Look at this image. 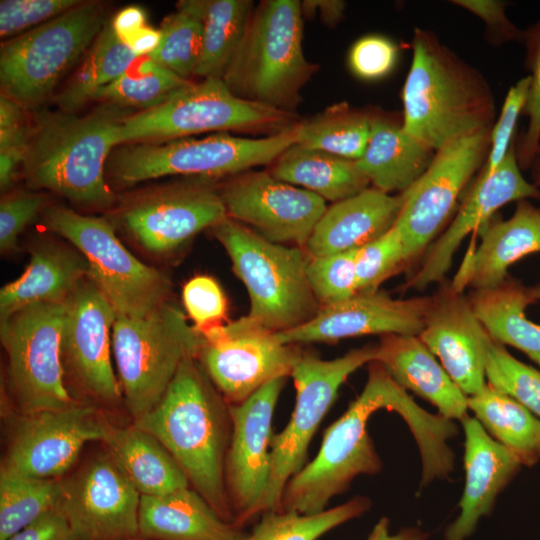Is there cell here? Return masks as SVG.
<instances>
[{
    "instance_id": "1",
    "label": "cell",
    "mask_w": 540,
    "mask_h": 540,
    "mask_svg": "<svg viewBox=\"0 0 540 540\" xmlns=\"http://www.w3.org/2000/svg\"><path fill=\"white\" fill-rule=\"evenodd\" d=\"M361 394L324 432L319 452L287 482L281 510L315 514L348 489L359 475H374L382 463L367 424L380 410L397 412L409 426L422 458V473L440 476L454 466L447 441L457 434L452 420L422 409L377 361L370 362Z\"/></svg>"
},
{
    "instance_id": "2",
    "label": "cell",
    "mask_w": 540,
    "mask_h": 540,
    "mask_svg": "<svg viewBox=\"0 0 540 540\" xmlns=\"http://www.w3.org/2000/svg\"><path fill=\"white\" fill-rule=\"evenodd\" d=\"M133 423L167 449L190 486L222 519L234 523L225 481L232 434L229 403L197 356L183 361L160 402Z\"/></svg>"
},
{
    "instance_id": "3",
    "label": "cell",
    "mask_w": 540,
    "mask_h": 540,
    "mask_svg": "<svg viewBox=\"0 0 540 540\" xmlns=\"http://www.w3.org/2000/svg\"><path fill=\"white\" fill-rule=\"evenodd\" d=\"M130 108L101 103L84 115L62 110L36 113L22 170L31 188L49 190L82 207L114 204L106 165Z\"/></svg>"
},
{
    "instance_id": "4",
    "label": "cell",
    "mask_w": 540,
    "mask_h": 540,
    "mask_svg": "<svg viewBox=\"0 0 540 540\" xmlns=\"http://www.w3.org/2000/svg\"><path fill=\"white\" fill-rule=\"evenodd\" d=\"M402 89L404 130L433 150L491 130L495 99L485 77L427 29L415 28Z\"/></svg>"
},
{
    "instance_id": "5",
    "label": "cell",
    "mask_w": 540,
    "mask_h": 540,
    "mask_svg": "<svg viewBox=\"0 0 540 540\" xmlns=\"http://www.w3.org/2000/svg\"><path fill=\"white\" fill-rule=\"evenodd\" d=\"M302 16L298 0H264L255 6L222 77L233 94L295 112L301 90L318 70L304 55Z\"/></svg>"
},
{
    "instance_id": "6",
    "label": "cell",
    "mask_w": 540,
    "mask_h": 540,
    "mask_svg": "<svg viewBox=\"0 0 540 540\" xmlns=\"http://www.w3.org/2000/svg\"><path fill=\"white\" fill-rule=\"evenodd\" d=\"M210 229L247 289L250 320L279 333L318 313L321 305L307 280L304 248L271 242L227 216Z\"/></svg>"
},
{
    "instance_id": "7",
    "label": "cell",
    "mask_w": 540,
    "mask_h": 540,
    "mask_svg": "<svg viewBox=\"0 0 540 540\" xmlns=\"http://www.w3.org/2000/svg\"><path fill=\"white\" fill-rule=\"evenodd\" d=\"M298 122L261 138L219 132L202 139L180 138L161 143L116 146L107 161L112 184L129 187L165 176L200 179L232 177L260 165L273 164L297 142Z\"/></svg>"
},
{
    "instance_id": "8",
    "label": "cell",
    "mask_w": 540,
    "mask_h": 540,
    "mask_svg": "<svg viewBox=\"0 0 540 540\" xmlns=\"http://www.w3.org/2000/svg\"><path fill=\"white\" fill-rule=\"evenodd\" d=\"M202 334L167 302L144 318L117 315L112 349L122 399L133 420L162 399L183 361L197 356Z\"/></svg>"
},
{
    "instance_id": "9",
    "label": "cell",
    "mask_w": 540,
    "mask_h": 540,
    "mask_svg": "<svg viewBox=\"0 0 540 540\" xmlns=\"http://www.w3.org/2000/svg\"><path fill=\"white\" fill-rule=\"evenodd\" d=\"M281 111L233 94L222 78L191 82L156 107L133 112L121 123L116 144L161 143L203 132L269 131L296 123Z\"/></svg>"
},
{
    "instance_id": "10",
    "label": "cell",
    "mask_w": 540,
    "mask_h": 540,
    "mask_svg": "<svg viewBox=\"0 0 540 540\" xmlns=\"http://www.w3.org/2000/svg\"><path fill=\"white\" fill-rule=\"evenodd\" d=\"M106 21L100 2L82 1L56 18L5 40L0 49L1 94L26 110L41 106L60 79L88 52Z\"/></svg>"
},
{
    "instance_id": "11",
    "label": "cell",
    "mask_w": 540,
    "mask_h": 540,
    "mask_svg": "<svg viewBox=\"0 0 540 540\" xmlns=\"http://www.w3.org/2000/svg\"><path fill=\"white\" fill-rule=\"evenodd\" d=\"M43 223L69 241L88 263V277L117 315L144 318L170 301L172 283L161 271L137 259L104 218L64 206H47Z\"/></svg>"
},
{
    "instance_id": "12",
    "label": "cell",
    "mask_w": 540,
    "mask_h": 540,
    "mask_svg": "<svg viewBox=\"0 0 540 540\" xmlns=\"http://www.w3.org/2000/svg\"><path fill=\"white\" fill-rule=\"evenodd\" d=\"M65 302L30 305L0 319L15 412L62 410L85 402L76 399L66 384L61 348Z\"/></svg>"
},
{
    "instance_id": "13",
    "label": "cell",
    "mask_w": 540,
    "mask_h": 540,
    "mask_svg": "<svg viewBox=\"0 0 540 540\" xmlns=\"http://www.w3.org/2000/svg\"><path fill=\"white\" fill-rule=\"evenodd\" d=\"M376 356L377 345L352 349L331 360L309 353L301 355L290 374L296 389L295 407L286 427L272 436L270 475L258 515L281 510L283 490L305 466L309 444L340 387L357 369L375 361Z\"/></svg>"
},
{
    "instance_id": "14",
    "label": "cell",
    "mask_w": 540,
    "mask_h": 540,
    "mask_svg": "<svg viewBox=\"0 0 540 540\" xmlns=\"http://www.w3.org/2000/svg\"><path fill=\"white\" fill-rule=\"evenodd\" d=\"M490 136L491 130L482 131L442 146L422 177L407 190L395 226L408 268L418 266L428 247L453 219L464 189L485 164Z\"/></svg>"
},
{
    "instance_id": "15",
    "label": "cell",
    "mask_w": 540,
    "mask_h": 540,
    "mask_svg": "<svg viewBox=\"0 0 540 540\" xmlns=\"http://www.w3.org/2000/svg\"><path fill=\"white\" fill-rule=\"evenodd\" d=\"M201 334L197 358L229 405L245 401L276 378L290 376L303 354L247 316Z\"/></svg>"
},
{
    "instance_id": "16",
    "label": "cell",
    "mask_w": 540,
    "mask_h": 540,
    "mask_svg": "<svg viewBox=\"0 0 540 540\" xmlns=\"http://www.w3.org/2000/svg\"><path fill=\"white\" fill-rule=\"evenodd\" d=\"M61 481L56 509L78 540L139 537L141 494L108 451Z\"/></svg>"
},
{
    "instance_id": "17",
    "label": "cell",
    "mask_w": 540,
    "mask_h": 540,
    "mask_svg": "<svg viewBox=\"0 0 540 540\" xmlns=\"http://www.w3.org/2000/svg\"><path fill=\"white\" fill-rule=\"evenodd\" d=\"M62 334L65 377L93 402L113 406L122 399L112 360V330L117 314L87 276L66 300Z\"/></svg>"
},
{
    "instance_id": "18",
    "label": "cell",
    "mask_w": 540,
    "mask_h": 540,
    "mask_svg": "<svg viewBox=\"0 0 540 540\" xmlns=\"http://www.w3.org/2000/svg\"><path fill=\"white\" fill-rule=\"evenodd\" d=\"M1 467L24 475L60 479L83 447L102 441L101 413L87 402L62 410H12Z\"/></svg>"
},
{
    "instance_id": "19",
    "label": "cell",
    "mask_w": 540,
    "mask_h": 540,
    "mask_svg": "<svg viewBox=\"0 0 540 540\" xmlns=\"http://www.w3.org/2000/svg\"><path fill=\"white\" fill-rule=\"evenodd\" d=\"M218 190L227 217L271 242L301 248L327 208L321 197L269 171L240 173Z\"/></svg>"
},
{
    "instance_id": "20",
    "label": "cell",
    "mask_w": 540,
    "mask_h": 540,
    "mask_svg": "<svg viewBox=\"0 0 540 540\" xmlns=\"http://www.w3.org/2000/svg\"><path fill=\"white\" fill-rule=\"evenodd\" d=\"M286 378H276L245 401L229 405L232 434L225 481L234 516L242 528L258 516L270 475L272 419Z\"/></svg>"
},
{
    "instance_id": "21",
    "label": "cell",
    "mask_w": 540,
    "mask_h": 540,
    "mask_svg": "<svg viewBox=\"0 0 540 540\" xmlns=\"http://www.w3.org/2000/svg\"><path fill=\"white\" fill-rule=\"evenodd\" d=\"M219 190L207 181L159 187L136 196L122 210V223L146 251L164 255L226 217Z\"/></svg>"
},
{
    "instance_id": "22",
    "label": "cell",
    "mask_w": 540,
    "mask_h": 540,
    "mask_svg": "<svg viewBox=\"0 0 540 540\" xmlns=\"http://www.w3.org/2000/svg\"><path fill=\"white\" fill-rule=\"evenodd\" d=\"M528 199H540V188L522 174L515 142L493 172L477 175L457 213L428 247L404 288L422 290L444 281L454 254L471 232L478 231L502 206Z\"/></svg>"
},
{
    "instance_id": "23",
    "label": "cell",
    "mask_w": 540,
    "mask_h": 540,
    "mask_svg": "<svg viewBox=\"0 0 540 540\" xmlns=\"http://www.w3.org/2000/svg\"><path fill=\"white\" fill-rule=\"evenodd\" d=\"M431 302V296L397 299L380 289L357 292L347 299L322 306L311 320L276 336L289 345L335 342L366 335L419 336Z\"/></svg>"
},
{
    "instance_id": "24",
    "label": "cell",
    "mask_w": 540,
    "mask_h": 540,
    "mask_svg": "<svg viewBox=\"0 0 540 540\" xmlns=\"http://www.w3.org/2000/svg\"><path fill=\"white\" fill-rule=\"evenodd\" d=\"M419 338L439 359L468 397L486 384V363L493 342L467 295L446 279L439 283Z\"/></svg>"
},
{
    "instance_id": "25",
    "label": "cell",
    "mask_w": 540,
    "mask_h": 540,
    "mask_svg": "<svg viewBox=\"0 0 540 540\" xmlns=\"http://www.w3.org/2000/svg\"><path fill=\"white\" fill-rule=\"evenodd\" d=\"M465 434L466 482L459 502L460 514L448 526L445 540H465L482 516L488 515L498 494L521 467L517 456L493 439L475 417L462 420Z\"/></svg>"
},
{
    "instance_id": "26",
    "label": "cell",
    "mask_w": 540,
    "mask_h": 540,
    "mask_svg": "<svg viewBox=\"0 0 540 540\" xmlns=\"http://www.w3.org/2000/svg\"><path fill=\"white\" fill-rule=\"evenodd\" d=\"M480 243L462 263L453 287L463 292L493 287L509 276L508 268L525 256L540 253V207L517 202L508 219L492 217L478 231Z\"/></svg>"
},
{
    "instance_id": "27",
    "label": "cell",
    "mask_w": 540,
    "mask_h": 540,
    "mask_svg": "<svg viewBox=\"0 0 540 540\" xmlns=\"http://www.w3.org/2000/svg\"><path fill=\"white\" fill-rule=\"evenodd\" d=\"M407 191L388 194L374 187L327 206L306 246L309 256L358 249L389 231L397 222Z\"/></svg>"
},
{
    "instance_id": "28",
    "label": "cell",
    "mask_w": 540,
    "mask_h": 540,
    "mask_svg": "<svg viewBox=\"0 0 540 540\" xmlns=\"http://www.w3.org/2000/svg\"><path fill=\"white\" fill-rule=\"evenodd\" d=\"M406 391L434 405L449 420L467 416L468 396L455 384L419 336H380L376 360Z\"/></svg>"
},
{
    "instance_id": "29",
    "label": "cell",
    "mask_w": 540,
    "mask_h": 540,
    "mask_svg": "<svg viewBox=\"0 0 540 540\" xmlns=\"http://www.w3.org/2000/svg\"><path fill=\"white\" fill-rule=\"evenodd\" d=\"M138 526L139 537L148 540H243L246 535L191 486L141 496Z\"/></svg>"
},
{
    "instance_id": "30",
    "label": "cell",
    "mask_w": 540,
    "mask_h": 540,
    "mask_svg": "<svg viewBox=\"0 0 540 540\" xmlns=\"http://www.w3.org/2000/svg\"><path fill=\"white\" fill-rule=\"evenodd\" d=\"M435 152L409 135L402 119L372 112L369 141L356 163L372 187L400 194L422 177Z\"/></svg>"
},
{
    "instance_id": "31",
    "label": "cell",
    "mask_w": 540,
    "mask_h": 540,
    "mask_svg": "<svg viewBox=\"0 0 540 540\" xmlns=\"http://www.w3.org/2000/svg\"><path fill=\"white\" fill-rule=\"evenodd\" d=\"M88 263L56 243H43L31 253L24 272L0 290V319L40 303H62L88 276Z\"/></svg>"
},
{
    "instance_id": "32",
    "label": "cell",
    "mask_w": 540,
    "mask_h": 540,
    "mask_svg": "<svg viewBox=\"0 0 540 540\" xmlns=\"http://www.w3.org/2000/svg\"><path fill=\"white\" fill-rule=\"evenodd\" d=\"M102 442L141 496H158L190 486L167 449L150 433L120 426L101 414Z\"/></svg>"
},
{
    "instance_id": "33",
    "label": "cell",
    "mask_w": 540,
    "mask_h": 540,
    "mask_svg": "<svg viewBox=\"0 0 540 540\" xmlns=\"http://www.w3.org/2000/svg\"><path fill=\"white\" fill-rule=\"evenodd\" d=\"M467 296L493 341L522 351L540 367V324L526 315V308L535 303L529 286L508 276L493 287L471 290Z\"/></svg>"
},
{
    "instance_id": "34",
    "label": "cell",
    "mask_w": 540,
    "mask_h": 540,
    "mask_svg": "<svg viewBox=\"0 0 540 540\" xmlns=\"http://www.w3.org/2000/svg\"><path fill=\"white\" fill-rule=\"evenodd\" d=\"M269 172L281 181L332 203L352 197L370 186L356 161L297 143L275 160Z\"/></svg>"
},
{
    "instance_id": "35",
    "label": "cell",
    "mask_w": 540,
    "mask_h": 540,
    "mask_svg": "<svg viewBox=\"0 0 540 540\" xmlns=\"http://www.w3.org/2000/svg\"><path fill=\"white\" fill-rule=\"evenodd\" d=\"M202 22V52L195 76L222 78L255 8L251 0H182Z\"/></svg>"
},
{
    "instance_id": "36",
    "label": "cell",
    "mask_w": 540,
    "mask_h": 540,
    "mask_svg": "<svg viewBox=\"0 0 540 540\" xmlns=\"http://www.w3.org/2000/svg\"><path fill=\"white\" fill-rule=\"evenodd\" d=\"M468 408L487 433L522 465L540 461V419L509 395L490 385L468 397Z\"/></svg>"
},
{
    "instance_id": "37",
    "label": "cell",
    "mask_w": 540,
    "mask_h": 540,
    "mask_svg": "<svg viewBox=\"0 0 540 540\" xmlns=\"http://www.w3.org/2000/svg\"><path fill=\"white\" fill-rule=\"evenodd\" d=\"M139 57L116 35L107 20L85 59L54 102L60 110L76 112L100 88L120 77Z\"/></svg>"
},
{
    "instance_id": "38",
    "label": "cell",
    "mask_w": 540,
    "mask_h": 540,
    "mask_svg": "<svg viewBox=\"0 0 540 540\" xmlns=\"http://www.w3.org/2000/svg\"><path fill=\"white\" fill-rule=\"evenodd\" d=\"M372 112L334 104L317 115L298 122L297 144L348 160L363 155L371 132Z\"/></svg>"
},
{
    "instance_id": "39",
    "label": "cell",
    "mask_w": 540,
    "mask_h": 540,
    "mask_svg": "<svg viewBox=\"0 0 540 540\" xmlns=\"http://www.w3.org/2000/svg\"><path fill=\"white\" fill-rule=\"evenodd\" d=\"M60 479H45L0 469V540H7L44 513L55 509Z\"/></svg>"
},
{
    "instance_id": "40",
    "label": "cell",
    "mask_w": 540,
    "mask_h": 540,
    "mask_svg": "<svg viewBox=\"0 0 540 540\" xmlns=\"http://www.w3.org/2000/svg\"><path fill=\"white\" fill-rule=\"evenodd\" d=\"M136 60L110 84L97 90L91 101L112 103L139 111L158 106L192 80L184 79L149 57Z\"/></svg>"
},
{
    "instance_id": "41",
    "label": "cell",
    "mask_w": 540,
    "mask_h": 540,
    "mask_svg": "<svg viewBox=\"0 0 540 540\" xmlns=\"http://www.w3.org/2000/svg\"><path fill=\"white\" fill-rule=\"evenodd\" d=\"M371 506L367 497L357 496L344 504L315 514L272 510L261 515L243 540H318L337 526L364 514Z\"/></svg>"
},
{
    "instance_id": "42",
    "label": "cell",
    "mask_w": 540,
    "mask_h": 540,
    "mask_svg": "<svg viewBox=\"0 0 540 540\" xmlns=\"http://www.w3.org/2000/svg\"><path fill=\"white\" fill-rule=\"evenodd\" d=\"M159 31V45L147 57L176 75L191 80L202 52L200 18L178 2L176 11L163 19Z\"/></svg>"
},
{
    "instance_id": "43",
    "label": "cell",
    "mask_w": 540,
    "mask_h": 540,
    "mask_svg": "<svg viewBox=\"0 0 540 540\" xmlns=\"http://www.w3.org/2000/svg\"><path fill=\"white\" fill-rule=\"evenodd\" d=\"M486 380L540 419V370L517 360L495 341L488 351Z\"/></svg>"
},
{
    "instance_id": "44",
    "label": "cell",
    "mask_w": 540,
    "mask_h": 540,
    "mask_svg": "<svg viewBox=\"0 0 540 540\" xmlns=\"http://www.w3.org/2000/svg\"><path fill=\"white\" fill-rule=\"evenodd\" d=\"M408 268L401 235L394 225L389 231L357 249L358 292H374L393 275Z\"/></svg>"
},
{
    "instance_id": "45",
    "label": "cell",
    "mask_w": 540,
    "mask_h": 540,
    "mask_svg": "<svg viewBox=\"0 0 540 540\" xmlns=\"http://www.w3.org/2000/svg\"><path fill=\"white\" fill-rule=\"evenodd\" d=\"M356 253L357 249H353L309 256L306 265L307 280L321 307L347 299L358 292Z\"/></svg>"
},
{
    "instance_id": "46",
    "label": "cell",
    "mask_w": 540,
    "mask_h": 540,
    "mask_svg": "<svg viewBox=\"0 0 540 540\" xmlns=\"http://www.w3.org/2000/svg\"><path fill=\"white\" fill-rule=\"evenodd\" d=\"M26 109L18 102L0 94V188L7 192L23 166L30 140L32 124Z\"/></svg>"
},
{
    "instance_id": "47",
    "label": "cell",
    "mask_w": 540,
    "mask_h": 540,
    "mask_svg": "<svg viewBox=\"0 0 540 540\" xmlns=\"http://www.w3.org/2000/svg\"><path fill=\"white\" fill-rule=\"evenodd\" d=\"M522 43L530 88L522 114L527 117V127L516 144V155L521 170H527L540 142V18L524 30Z\"/></svg>"
},
{
    "instance_id": "48",
    "label": "cell",
    "mask_w": 540,
    "mask_h": 540,
    "mask_svg": "<svg viewBox=\"0 0 540 540\" xmlns=\"http://www.w3.org/2000/svg\"><path fill=\"white\" fill-rule=\"evenodd\" d=\"M529 88L530 77L527 75L508 90L501 111L491 129L487 159L478 175H488L493 172L516 142V126L520 115L523 114Z\"/></svg>"
},
{
    "instance_id": "49",
    "label": "cell",
    "mask_w": 540,
    "mask_h": 540,
    "mask_svg": "<svg viewBox=\"0 0 540 540\" xmlns=\"http://www.w3.org/2000/svg\"><path fill=\"white\" fill-rule=\"evenodd\" d=\"M82 0H1L0 35L12 38L79 5Z\"/></svg>"
},
{
    "instance_id": "50",
    "label": "cell",
    "mask_w": 540,
    "mask_h": 540,
    "mask_svg": "<svg viewBox=\"0 0 540 540\" xmlns=\"http://www.w3.org/2000/svg\"><path fill=\"white\" fill-rule=\"evenodd\" d=\"M182 300L187 316L200 333L223 324L227 300L214 278L207 275L191 278L183 287Z\"/></svg>"
},
{
    "instance_id": "51",
    "label": "cell",
    "mask_w": 540,
    "mask_h": 540,
    "mask_svg": "<svg viewBox=\"0 0 540 540\" xmlns=\"http://www.w3.org/2000/svg\"><path fill=\"white\" fill-rule=\"evenodd\" d=\"M397 59L398 47L391 39L370 34L359 38L351 46L348 65L359 79L375 81L390 74Z\"/></svg>"
},
{
    "instance_id": "52",
    "label": "cell",
    "mask_w": 540,
    "mask_h": 540,
    "mask_svg": "<svg viewBox=\"0 0 540 540\" xmlns=\"http://www.w3.org/2000/svg\"><path fill=\"white\" fill-rule=\"evenodd\" d=\"M45 208L43 195L16 191L2 197L0 202V249L11 252L25 227Z\"/></svg>"
},
{
    "instance_id": "53",
    "label": "cell",
    "mask_w": 540,
    "mask_h": 540,
    "mask_svg": "<svg viewBox=\"0 0 540 540\" xmlns=\"http://www.w3.org/2000/svg\"><path fill=\"white\" fill-rule=\"evenodd\" d=\"M455 6L480 18L485 24L487 40L496 46L523 41L524 30L507 16L509 2L502 0H452Z\"/></svg>"
},
{
    "instance_id": "54",
    "label": "cell",
    "mask_w": 540,
    "mask_h": 540,
    "mask_svg": "<svg viewBox=\"0 0 540 540\" xmlns=\"http://www.w3.org/2000/svg\"><path fill=\"white\" fill-rule=\"evenodd\" d=\"M7 540H78L58 509H52Z\"/></svg>"
},
{
    "instance_id": "55",
    "label": "cell",
    "mask_w": 540,
    "mask_h": 540,
    "mask_svg": "<svg viewBox=\"0 0 540 540\" xmlns=\"http://www.w3.org/2000/svg\"><path fill=\"white\" fill-rule=\"evenodd\" d=\"M145 11L135 5L120 10L111 20L116 35L126 43L134 34L147 25Z\"/></svg>"
},
{
    "instance_id": "56",
    "label": "cell",
    "mask_w": 540,
    "mask_h": 540,
    "mask_svg": "<svg viewBox=\"0 0 540 540\" xmlns=\"http://www.w3.org/2000/svg\"><path fill=\"white\" fill-rule=\"evenodd\" d=\"M346 5L342 0H304L301 9L307 17L318 13L326 26L334 27L343 20Z\"/></svg>"
},
{
    "instance_id": "57",
    "label": "cell",
    "mask_w": 540,
    "mask_h": 540,
    "mask_svg": "<svg viewBox=\"0 0 540 540\" xmlns=\"http://www.w3.org/2000/svg\"><path fill=\"white\" fill-rule=\"evenodd\" d=\"M160 31L146 25L134 34L125 44L138 56H149L159 45Z\"/></svg>"
},
{
    "instance_id": "58",
    "label": "cell",
    "mask_w": 540,
    "mask_h": 540,
    "mask_svg": "<svg viewBox=\"0 0 540 540\" xmlns=\"http://www.w3.org/2000/svg\"><path fill=\"white\" fill-rule=\"evenodd\" d=\"M367 540H400V533L391 535L389 532V520L384 517L375 524Z\"/></svg>"
},
{
    "instance_id": "59",
    "label": "cell",
    "mask_w": 540,
    "mask_h": 540,
    "mask_svg": "<svg viewBox=\"0 0 540 540\" xmlns=\"http://www.w3.org/2000/svg\"><path fill=\"white\" fill-rule=\"evenodd\" d=\"M531 182L540 188V142L533 156L530 167Z\"/></svg>"
},
{
    "instance_id": "60",
    "label": "cell",
    "mask_w": 540,
    "mask_h": 540,
    "mask_svg": "<svg viewBox=\"0 0 540 540\" xmlns=\"http://www.w3.org/2000/svg\"><path fill=\"white\" fill-rule=\"evenodd\" d=\"M399 533L400 540H426L427 538L426 534L416 528L403 529Z\"/></svg>"
},
{
    "instance_id": "61",
    "label": "cell",
    "mask_w": 540,
    "mask_h": 540,
    "mask_svg": "<svg viewBox=\"0 0 540 540\" xmlns=\"http://www.w3.org/2000/svg\"><path fill=\"white\" fill-rule=\"evenodd\" d=\"M529 291L535 302L540 301V283L529 286Z\"/></svg>"
},
{
    "instance_id": "62",
    "label": "cell",
    "mask_w": 540,
    "mask_h": 540,
    "mask_svg": "<svg viewBox=\"0 0 540 540\" xmlns=\"http://www.w3.org/2000/svg\"><path fill=\"white\" fill-rule=\"evenodd\" d=\"M129 540H148V539H144V538H141V537H136V538L129 539Z\"/></svg>"
}]
</instances>
